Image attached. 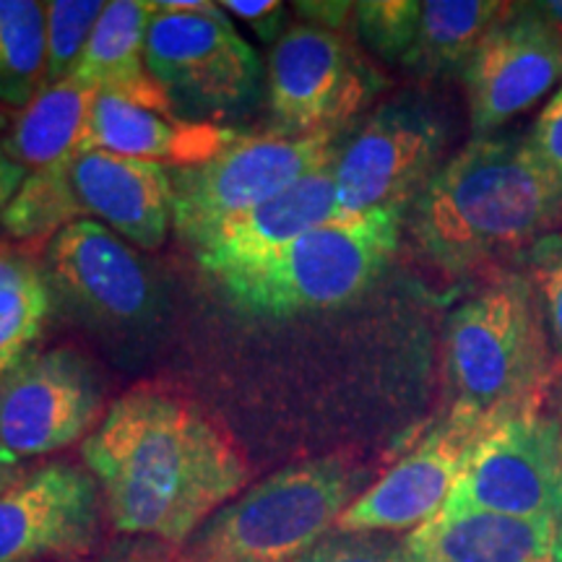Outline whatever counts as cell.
Segmentation results:
<instances>
[{"label": "cell", "mask_w": 562, "mask_h": 562, "mask_svg": "<svg viewBox=\"0 0 562 562\" xmlns=\"http://www.w3.org/2000/svg\"><path fill=\"white\" fill-rule=\"evenodd\" d=\"M26 175L30 172H26L21 165H16V161L3 151V146H0V220H3L5 209H9L13 195L19 193L21 182L26 180Z\"/></svg>", "instance_id": "cell-33"}, {"label": "cell", "mask_w": 562, "mask_h": 562, "mask_svg": "<svg viewBox=\"0 0 562 562\" xmlns=\"http://www.w3.org/2000/svg\"><path fill=\"white\" fill-rule=\"evenodd\" d=\"M11 128V117H9V110L3 108V104H0V133L3 131H9Z\"/></svg>", "instance_id": "cell-36"}, {"label": "cell", "mask_w": 562, "mask_h": 562, "mask_svg": "<svg viewBox=\"0 0 562 562\" xmlns=\"http://www.w3.org/2000/svg\"><path fill=\"white\" fill-rule=\"evenodd\" d=\"M50 313L47 281L0 292V372L30 351Z\"/></svg>", "instance_id": "cell-26"}, {"label": "cell", "mask_w": 562, "mask_h": 562, "mask_svg": "<svg viewBox=\"0 0 562 562\" xmlns=\"http://www.w3.org/2000/svg\"><path fill=\"white\" fill-rule=\"evenodd\" d=\"M100 414V378L76 349L26 351L0 372V446L19 463L74 446Z\"/></svg>", "instance_id": "cell-11"}, {"label": "cell", "mask_w": 562, "mask_h": 562, "mask_svg": "<svg viewBox=\"0 0 562 562\" xmlns=\"http://www.w3.org/2000/svg\"><path fill=\"white\" fill-rule=\"evenodd\" d=\"M297 562H414L406 537L385 531L334 529L315 542Z\"/></svg>", "instance_id": "cell-27"}, {"label": "cell", "mask_w": 562, "mask_h": 562, "mask_svg": "<svg viewBox=\"0 0 562 562\" xmlns=\"http://www.w3.org/2000/svg\"><path fill=\"white\" fill-rule=\"evenodd\" d=\"M294 9L305 19H311L313 26L331 32H339L344 21L355 16V3H297Z\"/></svg>", "instance_id": "cell-32"}, {"label": "cell", "mask_w": 562, "mask_h": 562, "mask_svg": "<svg viewBox=\"0 0 562 562\" xmlns=\"http://www.w3.org/2000/svg\"><path fill=\"white\" fill-rule=\"evenodd\" d=\"M237 133L222 123H195L175 112L140 108L97 94L83 125L79 151H110L165 167H195L222 154Z\"/></svg>", "instance_id": "cell-20"}, {"label": "cell", "mask_w": 562, "mask_h": 562, "mask_svg": "<svg viewBox=\"0 0 562 562\" xmlns=\"http://www.w3.org/2000/svg\"><path fill=\"white\" fill-rule=\"evenodd\" d=\"M24 469H21V463H0V495H3L5 490H11L13 484L24 480Z\"/></svg>", "instance_id": "cell-34"}, {"label": "cell", "mask_w": 562, "mask_h": 562, "mask_svg": "<svg viewBox=\"0 0 562 562\" xmlns=\"http://www.w3.org/2000/svg\"><path fill=\"white\" fill-rule=\"evenodd\" d=\"M516 412H474L451 406L446 417L402 461L341 513V531H414L446 505L474 448L497 422Z\"/></svg>", "instance_id": "cell-14"}, {"label": "cell", "mask_w": 562, "mask_h": 562, "mask_svg": "<svg viewBox=\"0 0 562 562\" xmlns=\"http://www.w3.org/2000/svg\"><path fill=\"white\" fill-rule=\"evenodd\" d=\"M516 271L531 284L539 302L554 364L562 362V229L547 232L516 256Z\"/></svg>", "instance_id": "cell-25"}, {"label": "cell", "mask_w": 562, "mask_h": 562, "mask_svg": "<svg viewBox=\"0 0 562 562\" xmlns=\"http://www.w3.org/2000/svg\"><path fill=\"white\" fill-rule=\"evenodd\" d=\"M364 490L362 469L341 456L292 463L222 505L178 562H297Z\"/></svg>", "instance_id": "cell-6"}, {"label": "cell", "mask_w": 562, "mask_h": 562, "mask_svg": "<svg viewBox=\"0 0 562 562\" xmlns=\"http://www.w3.org/2000/svg\"><path fill=\"white\" fill-rule=\"evenodd\" d=\"M446 138L442 115L425 97L402 94L381 104L336 154L334 220L409 206L442 167Z\"/></svg>", "instance_id": "cell-9"}, {"label": "cell", "mask_w": 562, "mask_h": 562, "mask_svg": "<svg viewBox=\"0 0 562 562\" xmlns=\"http://www.w3.org/2000/svg\"><path fill=\"white\" fill-rule=\"evenodd\" d=\"M539 9H542L547 16H550L554 24L562 30V0H542V3H539Z\"/></svg>", "instance_id": "cell-35"}, {"label": "cell", "mask_w": 562, "mask_h": 562, "mask_svg": "<svg viewBox=\"0 0 562 562\" xmlns=\"http://www.w3.org/2000/svg\"><path fill=\"white\" fill-rule=\"evenodd\" d=\"M474 136H492L562 83V30L539 3H510L461 68Z\"/></svg>", "instance_id": "cell-13"}, {"label": "cell", "mask_w": 562, "mask_h": 562, "mask_svg": "<svg viewBox=\"0 0 562 562\" xmlns=\"http://www.w3.org/2000/svg\"><path fill=\"white\" fill-rule=\"evenodd\" d=\"M526 144L533 157L562 178V83L539 110L537 121L526 133Z\"/></svg>", "instance_id": "cell-28"}, {"label": "cell", "mask_w": 562, "mask_h": 562, "mask_svg": "<svg viewBox=\"0 0 562 562\" xmlns=\"http://www.w3.org/2000/svg\"><path fill=\"white\" fill-rule=\"evenodd\" d=\"M554 368L539 302L521 271L490 279L461 302L446 326V378L451 406L521 412L539 406Z\"/></svg>", "instance_id": "cell-5"}, {"label": "cell", "mask_w": 562, "mask_h": 562, "mask_svg": "<svg viewBox=\"0 0 562 562\" xmlns=\"http://www.w3.org/2000/svg\"><path fill=\"white\" fill-rule=\"evenodd\" d=\"M414 562H562L560 518L440 508L406 533Z\"/></svg>", "instance_id": "cell-18"}, {"label": "cell", "mask_w": 562, "mask_h": 562, "mask_svg": "<svg viewBox=\"0 0 562 562\" xmlns=\"http://www.w3.org/2000/svg\"><path fill=\"white\" fill-rule=\"evenodd\" d=\"M510 3L497 0H364L355 3V30L378 58L419 79L451 74Z\"/></svg>", "instance_id": "cell-15"}, {"label": "cell", "mask_w": 562, "mask_h": 562, "mask_svg": "<svg viewBox=\"0 0 562 562\" xmlns=\"http://www.w3.org/2000/svg\"><path fill=\"white\" fill-rule=\"evenodd\" d=\"M100 562H178V547L149 537H121L102 552Z\"/></svg>", "instance_id": "cell-30"}, {"label": "cell", "mask_w": 562, "mask_h": 562, "mask_svg": "<svg viewBox=\"0 0 562 562\" xmlns=\"http://www.w3.org/2000/svg\"><path fill=\"white\" fill-rule=\"evenodd\" d=\"M562 224V178L526 136H474L412 201L409 232L440 271L459 277L516 258Z\"/></svg>", "instance_id": "cell-2"}, {"label": "cell", "mask_w": 562, "mask_h": 562, "mask_svg": "<svg viewBox=\"0 0 562 562\" xmlns=\"http://www.w3.org/2000/svg\"><path fill=\"white\" fill-rule=\"evenodd\" d=\"M102 0H50L45 3L47 63L42 89L68 81L76 74L91 32L104 11Z\"/></svg>", "instance_id": "cell-24"}, {"label": "cell", "mask_w": 562, "mask_h": 562, "mask_svg": "<svg viewBox=\"0 0 562 562\" xmlns=\"http://www.w3.org/2000/svg\"><path fill=\"white\" fill-rule=\"evenodd\" d=\"M45 63V3L0 0V104L5 110H24L40 94Z\"/></svg>", "instance_id": "cell-23"}, {"label": "cell", "mask_w": 562, "mask_h": 562, "mask_svg": "<svg viewBox=\"0 0 562 562\" xmlns=\"http://www.w3.org/2000/svg\"><path fill=\"white\" fill-rule=\"evenodd\" d=\"M222 9L245 21L256 37L269 45H277L286 34V5L279 0H227Z\"/></svg>", "instance_id": "cell-29"}, {"label": "cell", "mask_w": 562, "mask_h": 562, "mask_svg": "<svg viewBox=\"0 0 562 562\" xmlns=\"http://www.w3.org/2000/svg\"><path fill=\"white\" fill-rule=\"evenodd\" d=\"M341 131L315 136H237L222 154L195 167H172V227L195 248L222 224L261 206L307 175L331 167Z\"/></svg>", "instance_id": "cell-8"}, {"label": "cell", "mask_w": 562, "mask_h": 562, "mask_svg": "<svg viewBox=\"0 0 562 562\" xmlns=\"http://www.w3.org/2000/svg\"><path fill=\"white\" fill-rule=\"evenodd\" d=\"M442 508H480L562 521V425L529 406L474 448Z\"/></svg>", "instance_id": "cell-12"}, {"label": "cell", "mask_w": 562, "mask_h": 562, "mask_svg": "<svg viewBox=\"0 0 562 562\" xmlns=\"http://www.w3.org/2000/svg\"><path fill=\"white\" fill-rule=\"evenodd\" d=\"M151 9L146 68L172 102L175 115L216 123L256 104L263 66L222 5L161 0Z\"/></svg>", "instance_id": "cell-7"}, {"label": "cell", "mask_w": 562, "mask_h": 562, "mask_svg": "<svg viewBox=\"0 0 562 562\" xmlns=\"http://www.w3.org/2000/svg\"><path fill=\"white\" fill-rule=\"evenodd\" d=\"M0 463H19V461H16V459H11V456L3 451V446H0Z\"/></svg>", "instance_id": "cell-37"}, {"label": "cell", "mask_w": 562, "mask_h": 562, "mask_svg": "<svg viewBox=\"0 0 562 562\" xmlns=\"http://www.w3.org/2000/svg\"><path fill=\"white\" fill-rule=\"evenodd\" d=\"M76 222H100L133 248H161L172 227L170 167L76 149L26 175L0 232L16 240H53Z\"/></svg>", "instance_id": "cell-3"}, {"label": "cell", "mask_w": 562, "mask_h": 562, "mask_svg": "<svg viewBox=\"0 0 562 562\" xmlns=\"http://www.w3.org/2000/svg\"><path fill=\"white\" fill-rule=\"evenodd\" d=\"M406 206L321 224L261 261L216 281L237 311L263 318L331 311L360 297L402 243Z\"/></svg>", "instance_id": "cell-4"}, {"label": "cell", "mask_w": 562, "mask_h": 562, "mask_svg": "<svg viewBox=\"0 0 562 562\" xmlns=\"http://www.w3.org/2000/svg\"><path fill=\"white\" fill-rule=\"evenodd\" d=\"M47 269L63 297L87 318L112 328H136L157 313L149 266L123 237L100 222L60 229L47 248Z\"/></svg>", "instance_id": "cell-17"}, {"label": "cell", "mask_w": 562, "mask_h": 562, "mask_svg": "<svg viewBox=\"0 0 562 562\" xmlns=\"http://www.w3.org/2000/svg\"><path fill=\"white\" fill-rule=\"evenodd\" d=\"M334 216L336 182L331 165L211 232L193 248L195 261L203 271L220 279L224 273L261 261L305 232L334 222Z\"/></svg>", "instance_id": "cell-19"}, {"label": "cell", "mask_w": 562, "mask_h": 562, "mask_svg": "<svg viewBox=\"0 0 562 562\" xmlns=\"http://www.w3.org/2000/svg\"><path fill=\"white\" fill-rule=\"evenodd\" d=\"M104 497L89 469L55 461L0 495V562L79 558L97 544Z\"/></svg>", "instance_id": "cell-16"}, {"label": "cell", "mask_w": 562, "mask_h": 562, "mask_svg": "<svg viewBox=\"0 0 562 562\" xmlns=\"http://www.w3.org/2000/svg\"><path fill=\"white\" fill-rule=\"evenodd\" d=\"M42 281L45 277L30 256H21V252L0 245V292L21 290V286L42 284Z\"/></svg>", "instance_id": "cell-31"}, {"label": "cell", "mask_w": 562, "mask_h": 562, "mask_svg": "<svg viewBox=\"0 0 562 562\" xmlns=\"http://www.w3.org/2000/svg\"><path fill=\"white\" fill-rule=\"evenodd\" d=\"M151 16L154 9L146 0H115L104 5L74 79L94 94L117 97L157 112H175L146 68V32Z\"/></svg>", "instance_id": "cell-21"}, {"label": "cell", "mask_w": 562, "mask_h": 562, "mask_svg": "<svg viewBox=\"0 0 562 562\" xmlns=\"http://www.w3.org/2000/svg\"><path fill=\"white\" fill-rule=\"evenodd\" d=\"M94 91L70 76L68 81L42 89L24 110L13 117L0 146L26 172L50 167L66 154L79 149Z\"/></svg>", "instance_id": "cell-22"}, {"label": "cell", "mask_w": 562, "mask_h": 562, "mask_svg": "<svg viewBox=\"0 0 562 562\" xmlns=\"http://www.w3.org/2000/svg\"><path fill=\"white\" fill-rule=\"evenodd\" d=\"M104 508L123 537L180 547L235 501L248 461L214 419L188 398L136 389L117 398L81 446Z\"/></svg>", "instance_id": "cell-1"}, {"label": "cell", "mask_w": 562, "mask_h": 562, "mask_svg": "<svg viewBox=\"0 0 562 562\" xmlns=\"http://www.w3.org/2000/svg\"><path fill=\"white\" fill-rule=\"evenodd\" d=\"M383 89V76L339 32L294 24L271 47L269 110L281 136L344 131Z\"/></svg>", "instance_id": "cell-10"}]
</instances>
